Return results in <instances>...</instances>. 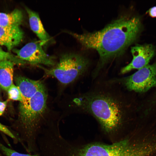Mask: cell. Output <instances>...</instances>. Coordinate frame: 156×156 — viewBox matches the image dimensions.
<instances>
[{
    "label": "cell",
    "mask_w": 156,
    "mask_h": 156,
    "mask_svg": "<svg viewBox=\"0 0 156 156\" xmlns=\"http://www.w3.org/2000/svg\"><path fill=\"white\" fill-rule=\"evenodd\" d=\"M140 26L138 18L124 16L99 31L81 34L67 32L84 48L97 51L100 60L96 72L109 60L120 55L134 41Z\"/></svg>",
    "instance_id": "obj_1"
},
{
    "label": "cell",
    "mask_w": 156,
    "mask_h": 156,
    "mask_svg": "<svg viewBox=\"0 0 156 156\" xmlns=\"http://www.w3.org/2000/svg\"><path fill=\"white\" fill-rule=\"evenodd\" d=\"M73 101L77 106L94 116L108 132L114 131L121 123L128 108L117 98L103 92L83 95Z\"/></svg>",
    "instance_id": "obj_2"
},
{
    "label": "cell",
    "mask_w": 156,
    "mask_h": 156,
    "mask_svg": "<svg viewBox=\"0 0 156 156\" xmlns=\"http://www.w3.org/2000/svg\"><path fill=\"white\" fill-rule=\"evenodd\" d=\"M71 148L68 156H153L156 153V141L150 138L132 143L127 140L110 145L93 143Z\"/></svg>",
    "instance_id": "obj_3"
},
{
    "label": "cell",
    "mask_w": 156,
    "mask_h": 156,
    "mask_svg": "<svg viewBox=\"0 0 156 156\" xmlns=\"http://www.w3.org/2000/svg\"><path fill=\"white\" fill-rule=\"evenodd\" d=\"M47 92L44 85L30 98L27 105L19 106V118L21 128L27 137L31 138L47 108Z\"/></svg>",
    "instance_id": "obj_4"
},
{
    "label": "cell",
    "mask_w": 156,
    "mask_h": 156,
    "mask_svg": "<svg viewBox=\"0 0 156 156\" xmlns=\"http://www.w3.org/2000/svg\"><path fill=\"white\" fill-rule=\"evenodd\" d=\"M89 64L88 60L81 55L68 53L62 54L59 62L53 67L43 69L46 75L53 77L62 84L66 85L83 74Z\"/></svg>",
    "instance_id": "obj_5"
},
{
    "label": "cell",
    "mask_w": 156,
    "mask_h": 156,
    "mask_svg": "<svg viewBox=\"0 0 156 156\" xmlns=\"http://www.w3.org/2000/svg\"><path fill=\"white\" fill-rule=\"evenodd\" d=\"M122 81L129 90L140 92L147 91L156 86V62L138 70Z\"/></svg>",
    "instance_id": "obj_6"
},
{
    "label": "cell",
    "mask_w": 156,
    "mask_h": 156,
    "mask_svg": "<svg viewBox=\"0 0 156 156\" xmlns=\"http://www.w3.org/2000/svg\"><path fill=\"white\" fill-rule=\"evenodd\" d=\"M42 44L41 41L29 42L21 49L15 50L14 52L19 58L26 62L33 65L55 66L54 57L44 52Z\"/></svg>",
    "instance_id": "obj_7"
},
{
    "label": "cell",
    "mask_w": 156,
    "mask_h": 156,
    "mask_svg": "<svg viewBox=\"0 0 156 156\" xmlns=\"http://www.w3.org/2000/svg\"><path fill=\"white\" fill-rule=\"evenodd\" d=\"M131 52L133 59L130 63L121 69V74L127 73L133 69L139 70L148 65L154 55L155 49L151 44L138 45L132 47Z\"/></svg>",
    "instance_id": "obj_8"
},
{
    "label": "cell",
    "mask_w": 156,
    "mask_h": 156,
    "mask_svg": "<svg viewBox=\"0 0 156 156\" xmlns=\"http://www.w3.org/2000/svg\"><path fill=\"white\" fill-rule=\"evenodd\" d=\"M15 82L21 93L23 101L19 106H25L30 98L44 85L39 80H34L22 76L16 77Z\"/></svg>",
    "instance_id": "obj_9"
},
{
    "label": "cell",
    "mask_w": 156,
    "mask_h": 156,
    "mask_svg": "<svg viewBox=\"0 0 156 156\" xmlns=\"http://www.w3.org/2000/svg\"><path fill=\"white\" fill-rule=\"evenodd\" d=\"M23 36L19 27H6L0 26V45L5 46L9 51L18 45Z\"/></svg>",
    "instance_id": "obj_10"
},
{
    "label": "cell",
    "mask_w": 156,
    "mask_h": 156,
    "mask_svg": "<svg viewBox=\"0 0 156 156\" xmlns=\"http://www.w3.org/2000/svg\"><path fill=\"white\" fill-rule=\"evenodd\" d=\"M25 9L28 15L31 29L42 44H45L49 40L50 37L44 28L38 14L28 8L26 7Z\"/></svg>",
    "instance_id": "obj_11"
},
{
    "label": "cell",
    "mask_w": 156,
    "mask_h": 156,
    "mask_svg": "<svg viewBox=\"0 0 156 156\" xmlns=\"http://www.w3.org/2000/svg\"><path fill=\"white\" fill-rule=\"evenodd\" d=\"M16 64L11 60H4L0 61V86L7 91L13 84L14 66Z\"/></svg>",
    "instance_id": "obj_12"
},
{
    "label": "cell",
    "mask_w": 156,
    "mask_h": 156,
    "mask_svg": "<svg viewBox=\"0 0 156 156\" xmlns=\"http://www.w3.org/2000/svg\"><path fill=\"white\" fill-rule=\"evenodd\" d=\"M22 12L15 9L9 13H0V26L6 27H19L23 19Z\"/></svg>",
    "instance_id": "obj_13"
},
{
    "label": "cell",
    "mask_w": 156,
    "mask_h": 156,
    "mask_svg": "<svg viewBox=\"0 0 156 156\" xmlns=\"http://www.w3.org/2000/svg\"><path fill=\"white\" fill-rule=\"evenodd\" d=\"M9 99L14 101H18L20 103L23 101L21 92L18 87L14 83L7 91Z\"/></svg>",
    "instance_id": "obj_14"
},
{
    "label": "cell",
    "mask_w": 156,
    "mask_h": 156,
    "mask_svg": "<svg viewBox=\"0 0 156 156\" xmlns=\"http://www.w3.org/2000/svg\"><path fill=\"white\" fill-rule=\"evenodd\" d=\"M4 60H11L16 64H23L25 63V62L20 59L16 56L5 51L0 47V61Z\"/></svg>",
    "instance_id": "obj_15"
},
{
    "label": "cell",
    "mask_w": 156,
    "mask_h": 156,
    "mask_svg": "<svg viewBox=\"0 0 156 156\" xmlns=\"http://www.w3.org/2000/svg\"><path fill=\"white\" fill-rule=\"evenodd\" d=\"M0 149L7 156H38L36 155H30L20 153L6 147L0 143Z\"/></svg>",
    "instance_id": "obj_16"
},
{
    "label": "cell",
    "mask_w": 156,
    "mask_h": 156,
    "mask_svg": "<svg viewBox=\"0 0 156 156\" xmlns=\"http://www.w3.org/2000/svg\"><path fill=\"white\" fill-rule=\"evenodd\" d=\"M0 131L6 134L11 138H15V136L5 126L0 123Z\"/></svg>",
    "instance_id": "obj_17"
},
{
    "label": "cell",
    "mask_w": 156,
    "mask_h": 156,
    "mask_svg": "<svg viewBox=\"0 0 156 156\" xmlns=\"http://www.w3.org/2000/svg\"><path fill=\"white\" fill-rule=\"evenodd\" d=\"M149 15L152 18H156V6L150 8L147 12Z\"/></svg>",
    "instance_id": "obj_18"
},
{
    "label": "cell",
    "mask_w": 156,
    "mask_h": 156,
    "mask_svg": "<svg viewBox=\"0 0 156 156\" xmlns=\"http://www.w3.org/2000/svg\"><path fill=\"white\" fill-rule=\"evenodd\" d=\"M8 101H0V116L2 115L6 108Z\"/></svg>",
    "instance_id": "obj_19"
}]
</instances>
